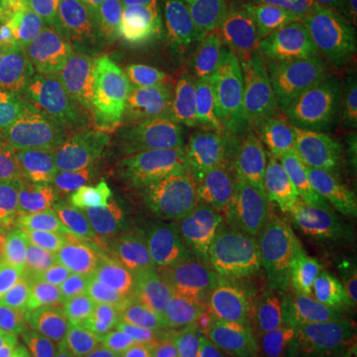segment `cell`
Here are the masks:
<instances>
[{"instance_id":"1","label":"cell","mask_w":357,"mask_h":357,"mask_svg":"<svg viewBox=\"0 0 357 357\" xmlns=\"http://www.w3.org/2000/svg\"><path fill=\"white\" fill-rule=\"evenodd\" d=\"M183 241L191 260L227 264L243 250L262 169L238 131L215 112L187 123Z\"/></svg>"},{"instance_id":"2","label":"cell","mask_w":357,"mask_h":357,"mask_svg":"<svg viewBox=\"0 0 357 357\" xmlns=\"http://www.w3.org/2000/svg\"><path fill=\"white\" fill-rule=\"evenodd\" d=\"M44 185L56 204L133 258H165L181 241L178 222L139 191L112 151L70 147Z\"/></svg>"},{"instance_id":"3","label":"cell","mask_w":357,"mask_h":357,"mask_svg":"<svg viewBox=\"0 0 357 357\" xmlns=\"http://www.w3.org/2000/svg\"><path fill=\"white\" fill-rule=\"evenodd\" d=\"M2 266L30 300H112L137 272V258L54 203L42 230Z\"/></svg>"},{"instance_id":"4","label":"cell","mask_w":357,"mask_h":357,"mask_svg":"<svg viewBox=\"0 0 357 357\" xmlns=\"http://www.w3.org/2000/svg\"><path fill=\"white\" fill-rule=\"evenodd\" d=\"M238 290L255 312L298 300L357 296V246L333 236L264 244L238 264Z\"/></svg>"},{"instance_id":"5","label":"cell","mask_w":357,"mask_h":357,"mask_svg":"<svg viewBox=\"0 0 357 357\" xmlns=\"http://www.w3.org/2000/svg\"><path fill=\"white\" fill-rule=\"evenodd\" d=\"M115 64L151 102L191 103L206 82L189 34L157 0H117Z\"/></svg>"},{"instance_id":"6","label":"cell","mask_w":357,"mask_h":357,"mask_svg":"<svg viewBox=\"0 0 357 357\" xmlns=\"http://www.w3.org/2000/svg\"><path fill=\"white\" fill-rule=\"evenodd\" d=\"M215 266L191 258H157L109 300L115 342H153L181 333L217 288Z\"/></svg>"},{"instance_id":"7","label":"cell","mask_w":357,"mask_h":357,"mask_svg":"<svg viewBox=\"0 0 357 357\" xmlns=\"http://www.w3.org/2000/svg\"><path fill=\"white\" fill-rule=\"evenodd\" d=\"M46 96L72 147L114 151L145 102L143 89L103 54H88L76 72Z\"/></svg>"},{"instance_id":"8","label":"cell","mask_w":357,"mask_h":357,"mask_svg":"<svg viewBox=\"0 0 357 357\" xmlns=\"http://www.w3.org/2000/svg\"><path fill=\"white\" fill-rule=\"evenodd\" d=\"M345 189L340 165L300 175L262 173L246 234L262 246L306 236L342 238Z\"/></svg>"},{"instance_id":"9","label":"cell","mask_w":357,"mask_h":357,"mask_svg":"<svg viewBox=\"0 0 357 357\" xmlns=\"http://www.w3.org/2000/svg\"><path fill=\"white\" fill-rule=\"evenodd\" d=\"M244 357H324L357 344V296L298 300L252 312L234 330Z\"/></svg>"},{"instance_id":"10","label":"cell","mask_w":357,"mask_h":357,"mask_svg":"<svg viewBox=\"0 0 357 357\" xmlns=\"http://www.w3.org/2000/svg\"><path fill=\"white\" fill-rule=\"evenodd\" d=\"M187 123L177 109L145 98L112 151L139 191L178 225L185 204Z\"/></svg>"},{"instance_id":"11","label":"cell","mask_w":357,"mask_h":357,"mask_svg":"<svg viewBox=\"0 0 357 357\" xmlns=\"http://www.w3.org/2000/svg\"><path fill=\"white\" fill-rule=\"evenodd\" d=\"M324 64L316 4L246 14L241 74L264 89L288 88Z\"/></svg>"},{"instance_id":"12","label":"cell","mask_w":357,"mask_h":357,"mask_svg":"<svg viewBox=\"0 0 357 357\" xmlns=\"http://www.w3.org/2000/svg\"><path fill=\"white\" fill-rule=\"evenodd\" d=\"M70 147L46 96L28 91L8 105L0 121V181L44 185Z\"/></svg>"},{"instance_id":"13","label":"cell","mask_w":357,"mask_h":357,"mask_svg":"<svg viewBox=\"0 0 357 357\" xmlns=\"http://www.w3.org/2000/svg\"><path fill=\"white\" fill-rule=\"evenodd\" d=\"M109 300H32L48 357H107L115 344Z\"/></svg>"},{"instance_id":"14","label":"cell","mask_w":357,"mask_h":357,"mask_svg":"<svg viewBox=\"0 0 357 357\" xmlns=\"http://www.w3.org/2000/svg\"><path fill=\"white\" fill-rule=\"evenodd\" d=\"M24 58L30 79L40 93H48L76 72L88 58L89 44L56 10L28 26L10 42Z\"/></svg>"},{"instance_id":"15","label":"cell","mask_w":357,"mask_h":357,"mask_svg":"<svg viewBox=\"0 0 357 357\" xmlns=\"http://www.w3.org/2000/svg\"><path fill=\"white\" fill-rule=\"evenodd\" d=\"M246 10L241 0H208L192 26L191 42L206 84L227 88L241 76Z\"/></svg>"},{"instance_id":"16","label":"cell","mask_w":357,"mask_h":357,"mask_svg":"<svg viewBox=\"0 0 357 357\" xmlns=\"http://www.w3.org/2000/svg\"><path fill=\"white\" fill-rule=\"evenodd\" d=\"M248 143L268 175H300L337 165L330 145L294 129H258Z\"/></svg>"},{"instance_id":"17","label":"cell","mask_w":357,"mask_h":357,"mask_svg":"<svg viewBox=\"0 0 357 357\" xmlns=\"http://www.w3.org/2000/svg\"><path fill=\"white\" fill-rule=\"evenodd\" d=\"M52 204L34 187L0 181V260L20 252L38 234Z\"/></svg>"},{"instance_id":"18","label":"cell","mask_w":357,"mask_h":357,"mask_svg":"<svg viewBox=\"0 0 357 357\" xmlns=\"http://www.w3.org/2000/svg\"><path fill=\"white\" fill-rule=\"evenodd\" d=\"M0 357H48L32 300L20 292L0 260Z\"/></svg>"},{"instance_id":"19","label":"cell","mask_w":357,"mask_h":357,"mask_svg":"<svg viewBox=\"0 0 357 357\" xmlns=\"http://www.w3.org/2000/svg\"><path fill=\"white\" fill-rule=\"evenodd\" d=\"M328 32L335 82L357 102V0H328Z\"/></svg>"},{"instance_id":"20","label":"cell","mask_w":357,"mask_h":357,"mask_svg":"<svg viewBox=\"0 0 357 357\" xmlns=\"http://www.w3.org/2000/svg\"><path fill=\"white\" fill-rule=\"evenodd\" d=\"M56 14L88 40L98 54L115 62V14L117 0H50Z\"/></svg>"},{"instance_id":"21","label":"cell","mask_w":357,"mask_h":357,"mask_svg":"<svg viewBox=\"0 0 357 357\" xmlns=\"http://www.w3.org/2000/svg\"><path fill=\"white\" fill-rule=\"evenodd\" d=\"M36 91L24 58L14 44L0 50V93H26Z\"/></svg>"},{"instance_id":"22","label":"cell","mask_w":357,"mask_h":357,"mask_svg":"<svg viewBox=\"0 0 357 357\" xmlns=\"http://www.w3.org/2000/svg\"><path fill=\"white\" fill-rule=\"evenodd\" d=\"M181 345L178 333L153 342H115L107 357H178Z\"/></svg>"},{"instance_id":"23","label":"cell","mask_w":357,"mask_h":357,"mask_svg":"<svg viewBox=\"0 0 357 357\" xmlns=\"http://www.w3.org/2000/svg\"><path fill=\"white\" fill-rule=\"evenodd\" d=\"M342 238L345 243L357 246V161L349 178H347V189H345L344 213H342Z\"/></svg>"},{"instance_id":"24","label":"cell","mask_w":357,"mask_h":357,"mask_svg":"<svg viewBox=\"0 0 357 357\" xmlns=\"http://www.w3.org/2000/svg\"><path fill=\"white\" fill-rule=\"evenodd\" d=\"M157 2L165 8L167 13L175 16V20L183 26V30L191 38L192 26H195L199 13L203 10V6L208 0H157Z\"/></svg>"},{"instance_id":"25","label":"cell","mask_w":357,"mask_h":357,"mask_svg":"<svg viewBox=\"0 0 357 357\" xmlns=\"http://www.w3.org/2000/svg\"><path fill=\"white\" fill-rule=\"evenodd\" d=\"M246 14L262 10H300L316 4V0H241Z\"/></svg>"},{"instance_id":"26","label":"cell","mask_w":357,"mask_h":357,"mask_svg":"<svg viewBox=\"0 0 357 357\" xmlns=\"http://www.w3.org/2000/svg\"><path fill=\"white\" fill-rule=\"evenodd\" d=\"M0 40L10 44V30H8V20H6V10H4L2 0H0Z\"/></svg>"},{"instance_id":"27","label":"cell","mask_w":357,"mask_h":357,"mask_svg":"<svg viewBox=\"0 0 357 357\" xmlns=\"http://www.w3.org/2000/svg\"><path fill=\"white\" fill-rule=\"evenodd\" d=\"M26 93H28V91H26ZM20 96H24V93H0V121H2V117L6 114L8 105H10L16 98H20Z\"/></svg>"},{"instance_id":"28","label":"cell","mask_w":357,"mask_h":357,"mask_svg":"<svg viewBox=\"0 0 357 357\" xmlns=\"http://www.w3.org/2000/svg\"><path fill=\"white\" fill-rule=\"evenodd\" d=\"M324 357H357V344L340 347V349H335V351H332V354H328V356Z\"/></svg>"},{"instance_id":"29","label":"cell","mask_w":357,"mask_h":357,"mask_svg":"<svg viewBox=\"0 0 357 357\" xmlns=\"http://www.w3.org/2000/svg\"><path fill=\"white\" fill-rule=\"evenodd\" d=\"M4 46H8V44H6V42H4V40H0V50H2V48H4Z\"/></svg>"}]
</instances>
